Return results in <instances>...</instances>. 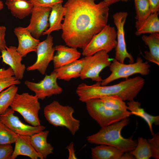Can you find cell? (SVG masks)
<instances>
[{
    "mask_svg": "<svg viewBox=\"0 0 159 159\" xmlns=\"http://www.w3.org/2000/svg\"><path fill=\"white\" fill-rule=\"evenodd\" d=\"M67 0L62 37L69 47L83 49L107 25L108 6L103 1Z\"/></svg>",
    "mask_w": 159,
    "mask_h": 159,
    "instance_id": "1",
    "label": "cell"
},
{
    "mask_svg": "<svg viewBox=\"0 0 159 159\" xmlns=\"http://www.w3.org/2000/svg\"><path fill=\"white\" fill-rule=\"evenodd\" d=\"M101 82L92 85L82 83L78 85L76 92L79 100L83 102L105 96L117 95L124 101L134 100L143 88L145 80L140 77L128 78L110 86H102Z\"/></svg>",
    "mask_w": 159,
    "mask_h": 159,
    "instance_id": "2",
    "label": "cell"
},
{
    "mask_svg": "<svg viewBox=\"0 0 159 159\" xmlns=\"http://www.w3.org/2000/svg\"><path fill=\"white\" fill-rule=\"evenodd\" d=\"M130 120L128 117L101 128L97 132L87 137V140L90 143L111 146L124 152L132 151L137 146V141L132 138H124L121 134L122 129L129 123Z\"/></svg>",
    "mask_w": 159,
    "mask_h": 159,
    "instance_id": "3",
    "label": "cell"
},
{
    "mask_svg": "<svg viewBox=\"0 0 159 159\" xmlns=\"http://www.w3.org/2000/svg\"><path fill=\"white\" fill-rule=\"evenodd\" d=\"M74 109L71 106H64L54 100L44 109V116L51 125L56 127H65L74 135L79 130L80 120L73 116Z\"/></svg>",
    "mask_w": 159,
    "mask_h": 159,
    "instance_id": "4",
    "label": "cell"
},
{
    "mask_svg": "<svg viewBox=\"0 0 159 159\" xmlns=\"http://www.w3.org/2000/svg\"><path fill=\"white\" fill-rule=\"evenodd\" d=\"M39 99L35 95L27 92L16 93L10 107L14 111L19 113L24 120L31 125H41L39 117L40 109Z\"/></svg>",
    "mask_w": 159,
    "mask_h": 159,
    "instance_id": "5",
    "label": "cell"
},
{
    "mask_svg": "<svg viewBox=\"0 0 159 159\" xmlns=\"http://www.w3.org/2000/svg\"><path fill=\"white\" fill-rule=\"evenodd\" d=\"M85 103L88 114L101 128L119 121L132 115L128 111H117L107 108L100 98L92 99Z\"/></svg>",
    "mask_w": 159,
    "mask_h": 159,
    "instance_id": "6",
    "label": "cell"
},
{
    "mask_svg": "<svg viewBox=\"0 0 159 159\" xmlns=\"http://www.w3.org/2000/svg\"><path fill=\"white\" fill-rule=\"evenodd\" d=\"M110 74L102 80L101 82L102 86L106 85L110 82L120 78L126 79L134 74H138L142 75L149 74L150 66L147 62H143V59L138 57L136 62L128 64L121 63L114 58L110 65Z\"/></svg>",
    "mask_w": 159,
    "mask_h": 159,
    "instance_id": "7",
    "label": "cell"
},
{
    "mask_svg": "<svg viewBox=\"0 0 159 159\" xmlns=\"http://www.w3.org/2000/svg\"><path fill=\"white\" fill-rule=\"evenodd\" d=\"M116 38L117 31L115 28L107 25L92 37L82 49V54L85 57L92 56L102 50L108 53L115 48Z\"/></svg>",
    "mask_w": 159,
    "mask_h": 159,
    "instance_id": "8",
    "label": "cell"
},
{
    "mask_svg": "<svg viewBox=\"0 0 159 159\" xmlns=\"http://www.w3.org/2000/svg\"><path fill=\"white\" fill-rule=\"evenodd\" d=\"M111 62L108 53L102 50L94 54L84 57L83 67L80 77L82 80L89 78L93 81L101 82V71L109 66Z\"/></svg>",
    "mask_w": 159,
    "mask_h": 159,
    "instance_id": "9",
    "label": "cell"
},
{
    "mask_svg": "<svg viewBox=\"0 0 159 159\" xmlns=\"http://www.w3.org/2000/svg\"><path fill=\"white\" fill-rule=\"evenodd\" d=\"M57 79L56 72L54 70L50 74L46 75L39 82L26 80L24 84L30 90L35 93L39 99L44 100L46 97L60 94L62 92L63 89L58 85Z\"/></svg>",
    "mask_w": 159,
    "mask_h": 159,
    "instance_id": "10",
    "label": "cell"
},
{
    "mask_svg": "<svg viewBox=\"0 0 159 159\" xmlns=\"http://www.w3.org/2000/svg\"><path fill=\"white\" fill-rule=\"evenodd\" d=\"M128 14L126 12H119L114 14L113 18L117 29V44L115 47V59L121 63L128 58L130 63H134L133 57L127 49L124 29Z\"/></svg>",
    "mask_w": 159,
    "mask_h": 159,
    "instance_id": "11",
    "label": "cell"
},
{
    "mask_svg": "<svg viewBox=\"0 0 159 159\" xmlns=\"http://www.w3.org/2000/svg\"><path fill=\"white\" fill-rule=\"evenodd\" d=\"M53 45V37L50 34L47 35L45 40L40 42L37 48V60L33 64L27 68V70H37L42 74H44L49 63L53 59L55 51Z\"/></svg>",
    "mask_w": 159,
    "mask_h": 159,
    "instance_id": "12",
    "label": "cell"
},
{
    "mask_svg": "<svg viewBox=\"0 0 159 159\" xmlns=\"http://www.w3.org/2000/svg\"><path fill=\"white\" fill-rule=\"evenodd\" d=\"M14 112L11 108H8L0 115V120L16 134L31 136L45 129V127L41 125L35 126L23 123L14 115Z\"/></svg>",
    "mask_w": 159,
    "mask_h": 159,
    "instance_id": "13",
    "label": "cell"
},
{
    "mask_svg": "<svg viewBox=\"0 0 159 159\" xmlns=\"http://www.w3.org/2000/svg\"><path fill=\"white\" fill-rule=\"evenodd\" d=\"M51 10V7L34 6L30 23L26 28L35 38L39 39L43 32L48 29Z\"/></svg>",
    "mask_w": 159,
    "mask_h": 159,
    "instance_id": "14",
    "label": "cell"
},
{
    "mask_svg": "<svg viewBox=\"0 0 159 159\" xmlns=\"http://www.w3.org/2000/svg\"><path fill=\"white\" fill-rule=\"evenodd\" d=\"M14 32L19 42L17 51L22 57H26L29 52H36L40 40L33 37L26 27H16L14 29Z\"/></svg>",
    "mask_w": 159,
    "mask_h": 159,
    "instance_id": "15",
    "label": "cell"
},
{
    "mask_svg": "<svg viewBox=\"0 0 159 159\" xmlns=\"http://www.w3.org/2000/svg\"><path fill=\"white\" fill-rule=\"evenodd\" d=\"M16 49L14 46H7L5 49L1 51V55L0 57L2 58L3 62L10 66L15 77L19 80L23 78L26 67L24 64L21 63L22 57Z\"/></svg>",
    "mask_w": 159,
    "mask_h": 159,
    "instance_id": "16",
    "label": "cell"
},
{
    "mask_svg": "<svg viewBox=\"0 0 159 159\" xmlns=\"http://www.w3.org/2000/svg\"><path fill=\"white\" fill-rule=\"evenodd\" d=\"M54 48L57 53L54 55L52 60L54 69L78 59L81 54L77 49L63 45H56Z\"/></svg>",
    "mask_w": 159,
    "mask_h": 159,
    "instance_id": "17",
    "label": "cell"
},
{
    "mask_svg": "<svg viewBox=\"0 0 159 159\" xmlns=\"http://www.w3.org/2000/svg\"><path fill=\"white\" fill-rule=\"evenodd\" d=\"M17 135L11 159H15L19 155L27 156L32 159H43V156L35 150L31 144L30 136Z\"/></svg>",
    "mask_w": 159,
    "mask_h": 159,
    "instance_id": "18",
    "label": "cell"
},
{
    "mask_svg": "<svg viewBox=\"0 0 159 159\" xmlns=\"http://www.w3.org/2000/svg\"><path fill=\"white\" fill-rule=\"evenodd\" d=\"M84 57L54 69L57 79L69 81L72 78L80 77L84 64Z\"/></svg>",
    "mask_w": 159,
    "mask_h": 159,
    "instance_id": "19",
    "label": "cell"
},
{
    "mask_svg": "<svg viewBox=\"0 0 159 159\" xmlns=\"http://www.w3.org/2000/svg\"><path fill=\"white\" fill-rule=\"evenodd\" d=\"M48 130L42 131L30 136L31 143L35 150L46 159L53 153L54 148L47 143V138L49 133Z\"/></svg>",
    "mask_w": 159,
    "mask_h": 159,
    "instance_id": "20",
    "label": "cell"
},
{
    "mask_svg": "<svg viewBox=\"0 0 159 159\" xmlns=\"http://www.w3.org/2000/svg\"><path fill=\"white\" fill-rule=\"evenodd\" d=\"M66 11L62 3H57L52 7L49 18V28L43 32V35H49L53 31L62 29V21L63 20Z\"/></svg>",
    "mask_w": 159,
    "mask_h": 159,
    "instance_id": "21",
    "label": "cell"
},
{
    "mask_svg": "<svg viewBox=\"0 0 159 159\" xmlns=\"http://www.w3.org/2000/svg\"><path fill=\"white\" fill-rule=\"evenodd\" d=\"M142 39L149 47V51L145 52L144 57L148 61L159 65V34H151L144 35Z\"/></svg>",
    "mask_w": 159,
    "mask_h": 159,
    "instance_id": "22",
    "label": "cell"
},
{
    "mask_svg": "<svg viewBox=\"0 0 159 159\" xmlns=\"http://www.w3.org/2000/svg\"><path fill=\"white\" fill-rule=\"evenodd\" d=\"M5 4L13 16L19 19L31 14L34 7L29 0H6Z\"/></svg>",
    "mask_w": 159,
    "mask_h": 159,
    "instance_id": "23",
    "label": "cell"
},
{
    "mask_svg": "<svg viewBox=\"0 0 159 159\" xmlns=\"http://www.w3.org/2000/svg\"><path fill=\"white\" fill-rule=\"evenodd\" d=\"M141 103L134 100L128 101L127 103L128 110L132 115H134L140 117L147 123L150 131L152 135L153 133V125H159V116H153L147 113L144 109L141 107Z\"/></svg>",
    "mask_w": 159,
    "mask_h": 159,
    "instance_id": "24",
    "label": "cell"
},
{
    "mask_svg": "<svg viewBox=\"0 0 159 159\" xmlns=\"http://www.w3.org/2000/svg\"><path fill=\"white\" fill-rule=\"evenodd\" d=\"M124 152L115 147L100 145L91 148L93 159H120Z\"/></svg>",
    "mask_w": 159,
    "mask_h": 159,
    "instance_id": "25",
    "label": "cell"
},
{
    "mask_svg": "<svg viewBox=\"0 0 159 159\" xmlns=\"http://www.w3.org/2000/svg\"><path fill=\"white\" fill-rule=\"evenodd\" d=\"M136 11L135 27L137 30L151 14L148 0H134Z\"/></svg>",
    "mask_w": 159,
    "mask_h": 159,
    "instance_id": "26",
    "label": "cell"
},
{
    "mask_svg": "<svg viewBox=\"0 0 159 159\" xmlns=\"http://www.w3.org/2000/svg\"><path fill=\"white\" fill-rule=\"evenodd\" d=\"M158 13L151 14L136 32L137 35L145 33L159 32Z\"/></svg>",
    "mask_w": 159,
    "mask_h": 159,
    "instance_id": "27",
    "label": "cell"
},
{
    "mask_svg": "<svg viewBox=\"0 0 159 159\" xmlns=\"http://www.w3.org/2000/svg\"><path fill=\"white\" fill-rule=\"evenodd\" d=\"M18 89L16 85H13L0 92V115L4 113L10 106Z\"/></svg>",
    "mask_w": 159,
    "mask_h": 159,
    "instance_id": "28",
    "label": "cell"
},
{
    "mask_svg": "<svg viewBox=\"0 0 159 159\" xmlns=\"http://www.w3.org/2000/svg\"><path fill=\"white\" fill-rule=\"evenodd\" d=\"M129 152L136 159H149L152 157L147 139L141 137L138 138L135 148Z\"/></svg>",
    "mask_w": 159,
    "mask_h": 159,
    "instance_id": "29",
    "label": "cell"
},
{
    "mask_svg": "<svg viewBox=\"0 0 159 159\" xmlns=\"http://www.w3.org/2000/svg\"><path fill=\"white\" fill-rule=\"evenodd\" d=\"M100 99L106 107L110 109L122 112L128 111V107L125 101L118 96H106Z\"/></svg>",
    "mask_w": 159,
    "mask_h": 159,
    "instance_id": "30",
    "label": "cell"
},
{
    "mask_svg": "<svg viewBox=\"0 0 159 159\" xmlns=\"http://www.w3.org/2000/svg\"><path fill=\"white\" fill-rule=\"evenodd\" d=\"M20 83L19 80L15 77L13 71L10 67L6 69L4 68L0 69V92L12 85Z\"/></svg>",
    "mask_w": 159,
    "mask_h": 159,
    "instance_id": "31",
    "label": "cell"
},
{
    "mask_svg": "<svg viewBox=\"0 0 159 159\" xmlns=\"http://www.w3.org/2000/svg\"><path fill=\"white\" fill-rule=\"evenodd\" d=\"M18 135L0 120V145L15 143Z\"/></svg>",
    "mask_w": 159,
    "mask_h": 159,
    "instance_id": "32",
    "label": "cell"
},
{
    "mask_svg": "<svg viewBox=\"0 0 159 159\" xmlns=\"http://www.w3.org/2000/svg\"><path fill=\"white\" fill-rule=\"evenodd\" d=\"M152 138L147 139L151 150L152 157L159 159V133H154Z\"/></svg>",
    "mask_w": 159,
    "mask_h": 159,
    "instance_id": "33",
    "label": "cell"
},
{
    "mask_svg": "<svg viewBox=\"0 0 159 159\" xmlns=\"http://www.w3.org/2000/svg\"><path fill=\"white\" fill-rule=\"evenodd\" d=\"M13 150L11 144L0 145V159H11Z\"/></svg>",
    "mask_w": 159,
    "mask_h": 159,
    "instance_id": "34",
    "label": "cell"
},
{
    "mask_svg": "<svg viewBox=\"0 0 159 159\" xmlns=\"http://www.w3.org/2000/svg\"><path fill=\"white\" fill-rule=\"evenodd\" d=\"M34 6L44 7H52L58 3H62L63 0H29Z\"/></svg>",
    "mask_w": 159,
    "mask_h": 159,
    "instance_id": "35",
    "label": "cell"
},
{
    "mask_svg": "<svg viewBox=\"0 0 159 159\" xmlns=\"http://www.w3.org/2000/svg\"><path fill=\"white\" fill-rule=\"evenodd\" d=\"M6 30V28L4 26H0V51L6 49L7 47L5 37Z\"/></svg>",
    "mask_w": 159,
    "mask_h": 159,
    "instance_id": "36",
    "label": "cell"
},
{
    "mask_svg": "<svg viewBox=\"0 0 159 159\" xmlns=\"http://www.w3.org/2000/svg\"><path fill=\"white\" fill-rule=\"evenodd\" d=\"M151 14L158 13L159 0H148Z\"/></svg>",
    "mask_w": 159,
    "mask_h": 159,
    "instance_id": "37",
    "label": "cell"
},
{
    "mask_svg": "<svg viewBox=\"0 0 159 159\" xmlns=\"http://www.w3.org/2000/svg\"><path fill=\"white\" fill-rule=\"evenodd\" d=\"M66 149L68 150L69 152V159H77L75 153L74 143L73 142L70 143L69 145L67 146Z\"/></svg>",
    "mask_w": 159,
    "mask_h": 159,
    "instance_id": "38",
    "label": "cell"
},
{
    "mask_svg": "<svg viewBox=\"0 0 159 159\" xmlns=\"http://www.w3.org/2000/svg\"><path fill=\"white\" fill-rule=\"evenodd\" d=\"M134 156L129 152H124L122 155L120 159H134Z\"/></svg>",
    "mask_w": 159,
    "mask_h": 159,
    "instance_id": "39",
    "label": "cell"
},
{
    "mask_svg": "<svg viewBox=\"0 0 159 159\" xmlns=\"http://www.w3.org/2000/svg\"><path fill=\"white\" fill-rule=\"evenodd\" d=\"M122 0H104L103 1L109 6Z\"/></svg>",
    "mask_w": 159,
    "mask_h": 159,
    "instance_id": "40",
    "label": "cell"
},
{
    "mask_svg": "<svg viewBox=\"0 0 159 159\" xmlns=\"http://www.w3.org/2000/svg\"><path fill=\"white\" fill-rule=\"evenodd\" d=\"M4 8V4L0 0V10H2Z\"/></svg>",
    "mask_w": 159,
    "mask_h": 159,
    "instance_id": "41",
    "label": "cell"
},
{
    "mask_svg": "<svg viewBox=\"0 0 159 159\" xmlns=\"http://www.w3.org/2000/svg\"><path fill=\"white\" fill-rule=\"evenodd\" d=\"M128 0H122V1L126 2V1H127Z\"/></svg>",
    "mask_w": 159,
    "mask_h": 159,
    "instance_id": "42",
    "label": "cell"
},
{
    "mask_svg": "<svg viewBox=\"0 0 159 159\" xmlns=\"http://www.w3.org/2000/svg\"></svg>",
    "mask_w": 159,
    "mask_h": 159,
    "instance_id": "43",
    "label": "cell"
}]
</instances>
